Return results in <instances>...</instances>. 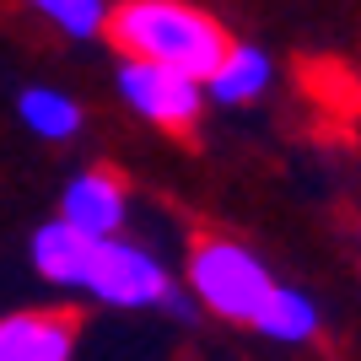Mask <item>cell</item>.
Listing matches in <instances>:
<instances>
[{"label": "cell", "mask_w": 361, "mask_h": 361, "mask_svg": "<svg viewBox=\"0 0 361 361\" xmlns=\"http://www.w3.org/2000/svg\"><path fill=\"white\" fill-rule=\"evenodd\" d=\"M254 329L270 334V340H281V345H302V340H313V334H318V307L302 297V291L270 286L264 307L254 313Z\"/></svg>", "instance_id": "obj_9"}, {"label": "cell", "mask_w": 361, "mask_h": 361, "mask_svg": "<svg viewBox=\"0 0 361 361\" xmlns=\"http://www.w3.org/2000/svg\"><path fill=\"white\" fill-rule=\"evenodd\" d=\"M71 350H75V318L60 307L0 318V361H71Z\"/></svg>", "instance_id": "obj_5"}, {"label": "cell", "mask_w": 361, "mask_h": 361, "mask_svg": "<svg viewBox=\"0 0 361 361\" xmlns=\"http://www.w3.org/2000/svg\"><path fill=\"white\" fill-rule=\"evenodd\" d=\"M32 11H44L49 22L60 32H71V38H97L103 32V0H27Z\"/></svg>", "instance_id": "obj_11"}, {"label": "cell", "mask_w": 361, "mask_h": 361, "mask_svg": "<svg viewBox=\"0 0 361 361\" xmlns=\"http://www.w3.org/2000/svg\"><path fill=\"white\" fill-rule=\"evenodd\" d=\"M119 92L140 119H151L167 135H189L200 124V108H205V81L200 75L157 65V60H124Z\"/></svg>", "instance_id": "obj_3"}, {"label": "cell", "mask_w": 361, "mask_h": 361, "mask_svg": "<svg viewBox=\"0 0 361 361\" xmlns=\"http://www.w3.org/2000/svg\"><path fill=\"white\" fill-rule=\"evenodd\" d=\"M189 281H195V297L211 307V313L232 318V324H254V313L270 297V270L259 264L243 243L232 238H195L189 248Z\"/></svg>", "instance_id": "obj_2"}, {"label": "cell", "mask_w": 361, "mask_h": 361, "mask_svg": "<svg viewBox=\"0 0 361 361\" xmlns=\"http://www.w3.org/2000/svg\"><path fill=\"white\" fill-rule=\"evenodd\" d=\"M87 291L92 297L114 302V307H151V302H173V286H167V270L146 248L119 238H97L87 264Z\"/></svg>", "instance_id": "obj_4"}, {"label": "cell", "mask_w": 361, "mask_h": 361, "mask_svg": "<svg viewBox=\"0 0 361 361\" xmlns=\"http://www.w3.org/2000/svg\"><path fill=\"white\" fill-rule=\"evenodd\" d=\"M216 103H254L259 92L270 87V60L254 44H226V54L216 60V71L205 75Z\"/></svg>", "instance_id": "obj_8"}, {"label": "cell", "mask_w": 361, "mask_h": 361, "mask_svg": "<svg viewBox=\"0 0 361 361\" xmlns=\"http://www.w3.org/2000/svg\"><path fill=\"white\" fill-rule=\"evenodd\" d=\"M22 124L44 140H65V135L81 130V108L54 87H27L22 92Z\"/></svg>", "instance_id": "obj_10"}, {"label": "cell", "mask_w": 361, "mask_h": 361, "mask_svg": "<svg viewBox=\"0 0 361 361\" xmlns=\"http://www.w3.org/2000/svg\"><path fill=\"white\" fill-rule=\"evenodd\" d=\"M92 248H97V238H87L81 226H71L60 216V221H49L44 232L32 238V264H38V275H49L54 286H87Z\"/></svg>", "instance_id": "obj_7"}, {"label": "cell", "mask_w": 361, "mask_h": 361, "mask_svg": "<svg viewBox=\"0 0 361 361\" xmlns=\"http://www.w3.org/2000/svg\"><path fill=\"white\" fill-rule=\"evenodd\" d=\"M124 178L119 173H108V167H92V173H81V178L65 189V205L60 216L71 226H81L87 238H114L124 221Z\"/></svg>", "instance_id": "obj_6"}, {"label": "cell", "mask_w": 361, "mask_h": 361, "mask_svg": "<svg viewBox=\"0 0 361 361\" xmlns=\"http://www.w3.org/2000/svg\"><path fill=\"white\" fill-rule=\"evenodd\" d=\"M103 32L124 60H157L200 81L216 71V60L232 44L221 22L189 0H124L103 16Z\"/></svg>", "instance_id": "obj_1"}]
</instances>
